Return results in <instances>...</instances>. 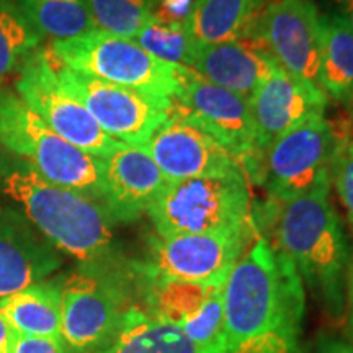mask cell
Here are the masks:
<instances>
[{
  "label": "cell",
  "mask_w": 353,
  "mask_h": 353,
  "mask_svg": "<svg viewBox=\"0 0 353 353\" xmlns=\"http://www.w3.org/2000/svg\"><path fill=\"white\" fill-rule=\"evenodd\" d=\"M0 198L15 206L54 247L81 267L121 265L114 221L101 203L43 179L23 159L0 149Z\"/></svg>",
  "instance_id": "6da1fadb"
},
{
  "label": "cell",
  "mask_w": 353,
  "mask_h": 353,
  "mask_svg": "<svg viewBox=\"0 0 353 353\" xmlns=\"http://www.w3.org/2000/svg\"><path fill=\"white\" fill-rule=\"evenodd\" d=\"M329 192L330 187H321L288 201L270 198L252 219L257 231L291 260L330 319L342 321L350 259Z\"/></svg>",
  "instance_id": "7a4b0ae2"
},
{
  "label": "cell",
  "mask_w": 353,
  "mask_h": 353,
  "mask_svg": "<svg viewBox=\"0 0 353 353\" xmlns=\"http://www.w3.org/2000/svg\"><path fill=\"white\" fill-rule=\"evenodd\" d=\"M223 311L228 348L280 330H303L306 294L301 276L262 234L229 272Z\"/></svg>",
  "instance_id": "3957f363"
},
{
  "label": "cell",
  "mask_w": 353,
  "mask_h": 353,
  "mask_svg": "<svg viewBox=\"0 0 353 353\" xmlns=\"http://www.w3.org/2000/svg\"><path fill=\"white\" fill-rule=\"evenodd\" d=\"M0 144L48 182L103 205V159L61 138L12 92L0 90Z\"/></svg>",
  "instance_id": "277c9868"
},
{
  "label": "cell",
  "mask_w": 353,
  "mask_h": 353,
  "mask_svg": "<svg viewBox=\"0 0 353 353\" xmlns=\"http://www.w3.org/2000/svg\"><path fill=\"white\" fill-rule=\"evenodd\" d=\"M145 214L159 237L254 226L249 187L242 170L167 182Z\"/></svg>",
  "instance_id": "5b68a950"
},
{
  "label": "cell",
  "mask_w": 353,
  "mask_h": 353,
  "mask_svg": "<svg viewBox=\"0 0 353 353\" xmlns=\"http://www.w3.org/2000/svg\"><path fill=\"white\" fill-rule=\"evenodd\" d=\"M48 51L76 72L159 99L175 100L190 70L159 61L134 39L114 37L101 30L65 41H51Z\"/></svg>",
  "instance_id": "8992f818"
},
{
  "label": "cell",
  "mask_w": 353,
  "mask_h": 353,
  "mask_svg": "<svg viewBox=\"0 0 353 353\" xmlns=\"http://www.w3.org/2000/svg\"><path fill=\"white\" fill-rule=\"evenodd\" d=\"M134 270L81 267L61 278V339L70 353H100L120 329Z\"/></svg>",
  "instance_id": "52a82bcc"
},
{
  "label": "cell",
  "mask_w": 353,
  "mask_h": 353,
  "mask_svg": "<svg viewBox=\"0 0 353 353\" xmlns=\"http://www.w3.org/2000/svg\"><path fill=\"white\" fill-rule=\"evenodd\" d=\"M334 148L330 123L325 114H317L257 154L244 175L267 190L272 200H293L330 187Z\"/></svg>",
  "instance_id": "ba28073f"
},
{
  "label": "cell",
  "mask_w": 353,
  "mask_h": 353,
  "mask_svg": "<svg viewBox=\"0 0 353 353\" xmlns=\"http://www.w3.org/2000/svg\"><path fill=\"white\" fill-rule=\"evenodd\" d=\"M48 54L64 90L81 101L101 130L118 143L144 145L174 110V100L76 72L61 64L50 51Z\"/></svg>",
  "instance_id": "9c48e42d"
},
{
  "label": "cell",
  "mask_w": 353,
  "mask_h": 353,
  "mask_svg": "<svg viewBox=\"0 0 353 353\" xmlns=\"http://www.w3.org/2000/svg\"><path fill=\"white\" fill-rule=\"evenodd\" d=\"M134 283L154 319L174 325L210 353H228L223 286L151 275L132 265Z\"/></svg>",
  "instance_id": "30bf717a"
},
{
  "label": "cell",
  "mask_w": 353,
  "mask_h": 353,
  "mask_svg": "<svg viewBox=\"0 0 353 353\" xmlns=\"http://www.w3.org/2000/svg\"><path fill=\"white\" fill-rule=\"evenodd\" d=\"M15 90L52 131L87 154L105 159L121 144L101 130L81 101L64 90L48 51L38 48L25 61Z\"/></svg>",
  "instance_id": "8fae6325"
},
{
  "label": "cell",
  "mask_w": 353,
  "mask_h": 353,
  "mask_svg": "<svg viewBox=\"0 0 353 353\" xmlns=\"http://www.w3.org/2000/svg\"><path fill=\"white\" fill-rule=\"evenodd\" d=\"M257 234L254 224L239 231L156 236L151 239L148 262L136 265L151 275L224 285L229 272Z\"/></svg>",
  "instance_id": "7c38bea8"
},
{
  "label": "cell",
  "mask_w": 353,
  "mask_h": 353,
  "mask_svg": "<svg viewBox=\"0 0 353 353\" xmlns=\"http://www.w3.org/2000/svg\"><path fill=\"white\" fill-rule=\"evenodd\" d=\"M250 34L286 72L321 88V15L312 0H275Z\"/></svg>",
  "instance_id": "4fadbf2b"
},
{
  "label": "cell",
  "mask_w": 353,
  "mask_h": 353,
  "mask_svg": "<svg viewBox=\"0 0 353 353\" xmlns=\"http://www.w3.org/2000/svg\"><path fill=\"white\" fill-rule=\"evenodd\" d=\"M144 148L169 182L242 170L239 162L205 128L175 105Z\"/></svg>",
  "instance_id": "5bb4252c"
},
{
  "label": "cell",
  "mask_w": 353,
  "mask_h": 353,
  "mask_svg": "<svg viewBox=\"0 0 353 353\" xmlns=\"http://www.w3.org/2000/svg\"><path fill=\"white\" fill-rule=\"evenodd\" d=\"M327 100L324 90L291 76L276 64L247 100L255 134L252 159L309 118L324 114Z\"/></svg>",
  "instance_id": "9a60e30c"
},
{
  "label": "cell",
  "mask_w": 353,
  "mask_h": 353,
  "mask_svg": "<svg viewBox=\"0 0 353 353\" xmlns=\"http://www.w3.org/2000/svg\"><path fill=\"white\" fill-rule=\"evenodd\" d=\"M174 105L205 128L239 162L241 169L252 159L255 134L249 101L244 97L214 85L188 70L187 81Z\"/></svg>",
  "instance_id": "2e32d148"
},
{
  "label": "cell",
  "mask_w": 353,
  "mask_h": 353,
  "mask_svg": "<svg viewBox=\"0 0 353 353\" xmlns=\"http://www.w3.org/2000/svg\"><path fill=\"white\" fill-rule=\"evenodd\" d=\"M167 182L144 145L120 144L103 159V206L114 223H131L148 213Z\"/></svg>",
  "instance_id": "e0dca14e"
},
{
  "label": "cell",
  "mask_w": 353,
  "mask_h": 353,
  "mask_svg": "<svg viewBox=\"0 0 353 353\" xmlns=\"http://www.w3.org/2000/svg\"><path fill=\"white\" fill-rule=\"evenodd\" d=\"M61 267L59 252L21 216L0 210V298L46 280Z\"/></svg>",
  "instance_id": "ac0fdd59"
},
{
  "label": "cell",
  "mask_w": 353,
  "mask_h": 353,
  "mask_svg": "<svg viewBox=\"0 0 353 353\" xmlns=\"http://www.w3.org/2000/svg\"><path fill=\"white\" fill-rule=\"evenodd\" d=\"M276 63L254 34L198 46L190 70L214 85L249 100Z\"/></svg>",
  "instance_id": "d6986e66"
},
{
  "label": "cell",
  "mask_w": 353,
  "mask_h": 353,
  "mask_svg": "<svg viewBox=\"0 0 353 353\" xmlns=\"http://www.w3.org/2000/svg\"><path fill=\"white\" fill-rule=\"evenodd\" d=\"M0 311L13 334L61 339V278L0 298Z\"/></svg>",
  "instance_id": "ffe728a7"
},
{
  "label": "cell",
  "mask_w": 353,
  "mask_h": 353,
  "mask_svg": "<svg viewBox=\"0 0 353 353\" xmlns=\"http://www.w3.org/2000/svg\"><path fill=\"white\" fill-rule=\"evenodd\" d=\"M275 0H198L188 32L198 46L244 38Z\"/></svg>",
  "instance_id": "44dd1931"
},
{
  "label": "cell",
  "mask_w": 353,
  "mask_h": 353,
  "mask_svg": "<svg viewBox=\"0 0 353 353\" xmlns=\"http://www.w3.org/2000/svg\"><path fill=\"white\" fill-rule=\"evenodd\" d=\"M100 353H210L182 330L154 319L138 304L123 316L121 325Z\"/></svg>",
  "instance_id": "7402d4cb"
},
{
  "label": "cell",
  "mask_w": 353,
  "mask_h": 353,
  "mask_svg": "<svg viewBox=\"0 0 353 353\" xmlns=\"http://www.w3.org/2000/svg\"><path fill=\"white\" fill-rule=\"evenodd\" d=\"M321 88L345 105L353 95V30L337 13L321 17Z\"/></svg>",
  "instance_id": "603a6c76"
},
{
  "label": "cell",
  "mask_w": 353,
  "mask_h": 353,
  "mask_svg": "<svg viewBox=\"0 0 353 353\" xmlns=\"http://www.w3.org/2000/svg\"><path fill=\"white\" fill-rule=\"evenodd\" d=\"M39 37L65 41L97 30L87 0H17Z\"/></svg>",
  "instance_id": "cb8c5ba5"
},
{
  "label": "cell",
  "mask_w": 353,
  "mask_h": 353,
  "mask_svg": "<svg viewBox=\"0 0 353 353\" xmlns=\"http://www.w3.org/2000/svg\"><path fill=\"white\" fill-rule=\"evenodd\" d=\"M39 43L41 37L26 20L17 0H0V81L19 72Z\"/></svg>",
  "instance_id": "d4e9b609"
},
{
  "label": "cell",
  "mask_w": 353,
  "mask_h": 353,
  "mask_svg": "<svg viewBox=\"0 0 353 353\" xmlns=\"http://www.w3.org/2000/svg\"><path fill=\"white\" fill-rule=\"evenodd\" d=\"M132 39L159 61L187 69L192 65L196 51V43L193 41L187 25L162 23L156 19L144 25Z\"/></svg>",
  "instance_id": "484cf974"
},
{
  "label": "cell",
  "mask_w": 353,
  "mask_h": 353,
  "mask_svg": "<svg viewBox=\"0 0 353 353\" xmlns=\"http://www.w3.org/2000/svg\"><path fill=\"white\" fill-rule=\"evenodd\" d=\"M97 30L132 39L154 17V0H87Z\"/></svg>",
  "instance_id": "4316f807"
},
{
  "label": "cell",
  "mask_w": 353,
  "mask_h": 353,
  "mask_svg": "<svg viewBox=\"0 0 353 353\" xmlns=\"http://www.w3.org/2000/svg\"><path fill=\"white\" fill-rule=\"evenodd\" d=\"M329 123L335 141L330 182H334L353 228V114L345 112Z\"/></svg>",
  "instance_id": "83f0119b"
},
{
  "label": "cell",
  "mask_w": 353,
  "mask_h": 353,
  "mask_svg": "<svg viewBox=\"0 0 353 353\" xmlns=\"http://www.w3.org/2000/svg\"><path fill=\"white\" fill-rule=\"evenodd\" d=\"M12 353H70L63 339L13 334Z\"/></svg>",
  "instance_id": "f1b7e54d"
},
{
  "label": "cell",
  "mask_w": 353,
  "mask_h": 353,
  "mask_svg": "<svg viewBox=\"0 0 353 353\" xmlns=\"http://www.w3.org/2000/svg\"><path fill=\"white\" fill-rule=\"evenodd\" d=\"M312 353H353V343L332 335L321 334L312 348Z\"/></svg>",
  "instance_id": "f546056e"
},
{
  "label": "cell",
  "mask_w": 353,
  "mask_h": 353,
  "mask_svg": "<svg viewBox=\"0 0 353 353\" xmlns=\"http://www.w3.org/2000/svg\"><path fill=\"white\" fill-rule=\"evenodd\" d=\"M345 312H347V341L353 343V260L347 273V293H345Z\"/></svg>",
  "instance_id": "4dcf8cb0"
},
{
  "label": "cell",
  "mask_w": 353,
  "mask_h": 353,
  "mask_svg": "<svg viewBox=\"0 0 353 353\" xmlns=\"http://www.w3.org/2000/svg\"><path fill=\"white\" fill-rule=\"evenodd\" d=\"M12 342L13 332L8 327L6 317L2 316V311H0V353H12Z\"/></svg>",
  "instance_id": "1f68e13d"
},
{
  "label": "cell",
  "mask_w": 353,
  "mask_h": 353,
  "mask_svg": "<svg viewBox=\"0 0 353 353\" xmlns=\"http://www.w3.org/2000/svg\"><path fill=\"white\" fill-rule=\"evenodd\" d=\"M339 17H342L347 21L348 26L353 30V0H337Z\"/></svg>",
  "instance_id": "d6a6232c"
},
{
  "label": "cell",
  "mask_w": 353,
  "mask_h": 353,
  "mask_svg": "<svg viewBox=\"0 0 353 353\" xmlns=\"http://www.w3.org/2000/svg\"><path fill=\"white\" fill-rule=\"evenodd\" d=\"M345 107H347V112H350L353 114V95L350 97V100L345 103Z\"/></svg>",
  "instance_id": "836d02e7"
},
{
  "label": "cell",
  "mask_w": 353,
  "mask_h": 353,
  "mask_svg": "<svg viewBox=\"0 0 353 353\" xmlns=\"http://www.w3.org/2000/svg\"><path fill=\"white\" fill-rule=\"evenodd\" d=\"M3 208V206H0V210H2Z\"/></svg>",
  "instance_id": "e575fe53"
}]
</instances>
